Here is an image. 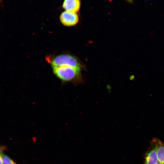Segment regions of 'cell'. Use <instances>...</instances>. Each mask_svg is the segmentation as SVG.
Listing matches in <instances>:
<instances>
[{
    "label": "cell",
    "instance_id": "2",
    "mask_svg": "<svg viewBox=\"0 0 164 164\" xmlns=\"http://www.w3.org/2000/svg\"><path fill=\"white\" fill-rule=\"evenodd\" d=\"M48 60L53 66H69L82 69L83 68L80 61L76 57L70 55H60Z\"/></svg>",
    "mask_w": 164,
    "mask_h": 164
},
{
    "label": "cell",
    "instance_id": "1",
    "mask_svg": "<svg viewBox=\"0 0 164 164\" xmlns=\"http://www.w3.org/2000/svg\"><path fill=\"white\" fill-rule=\"evenodd\" d=\"M52 67L54 74L63 83L78 84L83 81L81 68L69 66Z\"/></svg>",
    "mask_w": 164,
    "mask_h": 164
},
{
    "label": "cell",
    "instance_id": "9",
    "mask_svg": "<svg viewBox=\"0 0 164 164\" xmlns=\"http://www.w3.org/2000/svg\"><path fill=\"white\" fill-rule=\"evenodd\" d=\"M155 164H163V163H162L161 162L158 161Z\"/></svg>",
    "mask_w": 164,
    "mask_h": 164
},
{
    "label": "cell",
    "instance_id": "5",
    "mask_svg": "<svg viewBox=\"0 0 164 164\" xmlns=\"http://www.w3.org/2000/svg\"><path fill=\"white\" fill-rule=\"evenodd\" d=\"M80 0H64L62 5L65 11L77 13L80 7Z\"/></svg>",
    "mask_w": 164,
    "mask_h": 164
},
{
    "label": "cell",
    "instance_id": "4",
    "mask_svg": "<svg viewBox=\"0 0 164 164\" xmlns=\"http://www.w3.org/2000/svg\"><path fill=\"white\" fill-rule=\"evenodd\" d=\"M60 19L64 25L71 26H74L78 23L79 18L77 13L65 11L61 14Z\"/></svg>",
    "mask_w": 164,
    "mask_h": 164
},
{
    "label": "cell",
    "instance_id": "6",
    "mask_svg": "<svg viewBox=\"0 0 164 164\" xmlns=\"http://www.w3.org/2000/svg\"><path fill=\"white\" fill-rule=\"evenodd\" d=\"M157 154L158 161L164 163V143L159 139L157 143Z\"/></svg>",
    "mask_w": 164,
    "mask_h": 164
},
{
    "label": "cell",
    "instance_id": "3",
    "mask_svg": "<svg viewBox=\"0 0 164 164\" xmlns=\"http://www.w3.org/2000/svg\"><path fill=\"white\" fill-rule=\"evenodd\" d=\"M158 140V138H155L151 141L145 154L144 164H155L158 162L157 147Z\"/></svg>",
    "mask_w": 164,
    "mask_h": 164
},
{
    "label": "cell",
    "instance_id": "8",
    "mask_svg": "<svg viewBox=\"0 0 164 164\" xmlns=\"http://www.w3.org/2000/svg\"><path fill=\"white\" fill-rule=\"evenodd\" d=\"M125 0L126 1L131 3H133L134 1V0Z\"/></svg>",
    "mask_w": 164,
    "mask_h": 164
},
{
    "label": "cell",
    "instance_id": "7",
    "mask_svg": "<svg viewBox=\"0 0 164 164\" xmlns=\"http://www.w3.org/2000/svg\"><path fill=\"white\" fill-rule=\"evenodd\" d=\"M0 155H1L2 164H16L15 162L9 157L7 155L1 152Z\"/></svg>",
    "mask_w": 164,
    "mask_h": 164
}]
</instances>
